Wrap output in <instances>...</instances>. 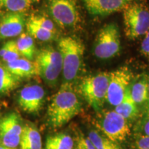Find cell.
<instances>
[{
  "label": "cell",
  "mask_w": 149,
  "mask_h": 149,
  "mask_svg": "<svg viewBox=\"0 0 149 149\" xmlns=\"http://www.w3.org/2000/svg\"><path fill=\"white\" fill-rule=\"evenodd\" d=\"M110 149H121V148H120V146L117 144V143H115V144L113 145V146H112Z\"/></svg>",
  "instance_id": "31"
},
{
  "label": "cell",
  "mask_w": 149,
  "mask_h": 149,
  "mask_svg": "<svg viewBox=\"0 0 149 149\" xmlns=\"http://www.w3.org/2000/svg\"><path fill=\"white\" fill-rule=\"evenodd\" d=\"M135 146L137 149H149V136L137 135Z\"/></svg>",
  "instance_id": "28"
},
{
  "label": "cell",
  "mask_w": 149,
  "mask_h": 149,
  "mask_svg": "<svg viewBox=\"0 0 149 149\" xmlns=\"http://www.w3.org/2000/svg\"><path fill=\"white\" fill-rule=\"evenodd\" d=\"M141 52L143 55L149 57V30L145 34V37L141 44Z\"/></svg>",
  "instance_id": "29"
},
{
  "label": "cell",
  "mask_w": 149,
  "mask_h": 149,
  "mask_svg": "<svg viewBox=\"0 0 149 149\" xmlns=\"http://www.w3.org/2000/svg\"><path fill=\"white\" fill-rule=\"evenodd\" d=\"M23 130L21 120L16 113H10L0 120V141L3 146L16 148Z\"/></svg>",
  "instance_id": "10"
},
{
  "label": "cell",
  "mask_w": 149,
  "mask_h": 149,
  "mask_svg": "<svg viewBox=\"0 0 149 149\" xmlns=\"http://www.w3.org/2000/svg\"><path fill=\"white\" fill-rule=\"evenodd\" d=\"M20 55L17 42L15 40L8 41L0 49V57L6 64L20 58Z\"/></svg>",
  "instance_id": "22"
},
{
  "label": "cell",
  "mask_w": 149,
  "mask_h": 149,
  "mask_svg": "<svg viewBox=\"0 0 149 149\" xmlns=\"http://www.w3.org/2000/svg\"><path fill=\"white\" fill-rule=\"evenodd\" d=\"M35 63L38 75L48 84L55 85L62 72V59L58 50L42 48L37 53Z\"/></svg>",
  "instance_id": "5"
},
{
  "label": "cell",
  "mask_w": 149,
  "mask_h": 149,
  "mask_svg": "<svg viewBox=\"0 0 149 149\" xmlns=\"http://www.w3.org/2000/svg\"><path fill=\"white\" fill-rule=\"evenodd\" d=\"M9 71L19 79L29 78L38 75L36 64L27 59L19 58L7 63L6 66Z\"/></svg>",
  "instance_id": "14"
},
{
  "label": "cell",
  "mask_w": 149,
  "mask_h": 149,
  "mask_svg": "<svg viewBox=\"0 0 149 149\" xmlns=\"http://www.w3.org/2000/svg\"><path fill=\"white\" fill-rule=\"evenodd\" d=\"M74 149H96L88 137H85L83 134L78 133L76 136Z\"/></svg>",
  "instance_id": "26"
},
{
  "label": "cell",
  "mask_w": 149,
  "mask_h": 149,
  "mask_svg": "<svg viewBox=\"0 0 149 149\" xmlns=\"http://www.w3.org/2000/svg\"><path fill=\"white\" fill-rule=\"evenodd\" d=\"M28 21L40 26L55 34L56 33V29L54 23L47 17L41 15H32L30 17Z\"/></svg>",
  "instance_id": "25"
},
{
  "label": "cell",
  "mask_w": 149,
  "mask_h": 149,
  "mask_svg": "<svg viewBox=\"0 0 149 149\" xmlns=\"http://www.w3.org/2000/svg\"><path fill=\"white\" fill-rule=\"evenodd\" d=\"M97 126L108 139L116 143L124 141L130 134L128 121L115 111L102 112Z\"/></svg>",
  "instance_id": "7"
},
{
  "label": "cell",
  "mask_w": 149,
  "mask_h": 149,
  "mask_svg": "<svg viewBox=\"0 0 149 149\" xmlns=\"http://www.w3.org/2000/svg\"><path fill=\"white\" fill-rule=\"evenodd\" d=\"M20 149H42V140L39 130L31 124L23 126L19 142Z\"/></svg>",
  "instance_id": "15"
},
{
  "label": "cell",
  "mask_w": 149,
  "mask_h": 149,
  "mask_svg": "<svg viewBox=\"0 0 149 149\" xmlns=\"http://www.w3.org/2000/svg\"><path fill=\"white\" fill-rule=\"evenodd\" d=\"M115 111L128 121L134 120L137 117L139 109L137 108V104L133 101L130 96L128 88L121 103L115 107Z\"/></svg>",
  "instance_id": "17"
},
{
  "label": "cell",
  "mask_w": 149,
  "mask_h": 149,
  "mask_svg": "<svg viewBox=\"0 0 149 149\" xmlns=\"http://www.w3.org/2000/svg\"><path fill=\"white\" fill-rule=\"evenodd\" d=\"M133 73L128 67H121L110 72L107 101L112 106L117 107L124 97L131 83Z\"/></svg>",
  "instance_id": "9"
},
{
  "label": "cell",
  "mask_w": 149,
  "mask_h": 149,
  "mask_svg": "<svg viewBox=\"0 0 149 149\" xmlns=\"http://www.w3.org/2000/svg\"><path fill=\"white\" fill-rule=\"evenodd\" d=\"M0 149H16V148H10V147H7V146H3V145H1V146H0Z\"/></svg>",
  "instance_id": "32"
},
{
  "label": "cell",
  "mask_w": 149,
  "mask_h": 149,
  "mask_svg": "<svg viewBox=\"0 0 149 149\" xmlns=\"http://www.w3.org/2000/svg\"><path fill=\"white\" fill-rule=\"evenodd\" d=\"M129 93L134 102L141 104L147 102L148 92V76L141 74L129 86Z\"/></svg>",
  "instance_id": "16"
},
{
  "label": "cell",
  "mask_w": 149,
  "mask_h": 149,
  "mask_svg": "<svg viewBox=\"0 0 149 149\" xmlns=\"http://www.w3.org/2000/svg\"><path fill=\"white\" fill-rule=\"evenodd\" d=\"M124 33L130 40H135L149 30V10L140 3L128 4L123 9Z\"/></svg>",
  "instance_id": "4"
},
{
  "label": "cell",
  "mask_w": 149,
  "mask_h": 149,
  "mask_svg": "<svg viewBox=\"0 0 149 149\" xmlns=\"http://www.w3.org/2000/svg\"><path fill=\"white\" fill-rule=\"evenodd\" d=\"M37 0H0V6L12 13H22Z\"/></svg>",
  "instance_id": "23"
},
{
  "label": "cell",
  "mask_w": 149,
  "mask_h": 149,
  "mask_svg": "<svg viewBox=\"0 0 149 149\" xmlns=\"http://www.w3.org/2000/svg\"><path fill=\"white\" fill-rule=\"evenodd\" d=\"M131 0H83L89 13L106 16L124 9Z\"/></svg>",
  "instance_id": "12"
},
{
  "label": "cell",
  "mask_w": 149,
  "mask_h": 149,
  "mask_svg": "<svg viewBox=\"0 0 149 149\" xmlns=\"http://www.w3.org/2000/svg\"><path fill=\"white\" fill-rule=\"evenodd\" d=\"M74 141L72 137L65 133L48 136L44 149H73Z\"/></svg>",
  "instance_id": "18"
},
{
  "label": "cell",
  "mask_w": 149,
  "mask_h": 149,
  "mask_svg": "<svg viewBox=\"0 0 149 149\" xmlns=\"http://www.w3.org/2000/svg\"><path fill=\"white\" fill-rule=\"evenodd\" d=\"M45 95V91L41 86L38 84L26 86L19 93L18 105L26 113L36 114L42 109Z\"/></svg>",
  "instance_id": "11"
},
{
  "label": "cell",
  "mask_w": 149,
  "mask_h": 149,
  "mask_svg": "<svg viewBox=\"0 0 149 149\" xmlns=\"http://www.w3.org/2000/svg\"><path fill=\"white\" fill-rule=\"evenodd\" d=\"M109 79L110 72H101L84 77L78 86L86 102L97 112L102 111L107 101Z\"/></svg>",
  "instance_id": "3"
},
{
  "label": "cell",
  "mask_w": 149,
  "mask_h": 149,
  "mask_svg": "<svg viewBox=\"0 0 149 149\" xmlns=\"http://www.w3.org/2000/svg\"><path fill=\"white\" fill-rule=\"evenodd\" d=\"M88 137L96 149H110L116 143L111 141L107 137H104L95 130H91Z\"/></svg>",
  "instance_id": "24"
},
{
  "label": "cell",
  "mask_w": 149,
  "mask_h": 149,
  "mask_svg": "<svg viewBox=\"0 0 149 149\" xmlns=\"http://www.w3.org/2000/svg\"><path fill=\"white\" fill-rule=\"evenodd\" d=\"M26 25V18L22 13H9L0 22V37L10 38L22 34Z\"/></svg>",
  "instance_id": "13"
},
{
  "label": "cell",
  "mask_w": 149,
  "mask_h": 149,
  "mask_svg": "<svg viewBox=\"0 0 149 149\" xmlns=\"http://www.w3.org/2000/svg\"><path fill=\"white\" fill-rule=\"evenodd\" d=\"M57 48L62 59V73L64 82L72 84L81 71L84 46L77 39L65 37L59 40Z\"/></svg>",
  "instance_id": "2"
},
{
  "label": "cell",
  "mask_w": 149,
  "mask_h": 149,
  "mask_svg": "<svg viewBox=\"0 0 149 149\" xmlns=\"http://www.w3.org/2000/svg\"><path fill=\"white\" fill-rule=\"evenodd\" d=\"M19 79L12 74L6 67L0 66V95H5L18 86Z\"/></svg>",
  "instance_id": "19"
},
{
  "label": "cell",
  "mask_w": 149,
  "mask_h": 149,
  "mask_svg": "<svg viewBox=\"0 0 149 149\" xmlns=\"http://www.w3.org/2000/svg\"><path fill=\"white\" fill-rule=\"evenodd\" d=\"M48 10L53 19L63 29L73 28L81 18L75 0H46Z\"/></svg>",
  "instance_id": "8"
},
{
  "label": "cell",
  "mask_w": 149,
  "mask_h": 149,
  "mask_svg": "<svg viewBox=\"0 0 149 149\" xmlns=\"http://www.w3.org/2000/svg\"><path fill=\"white\" fill-rule=\"evenodd\" d=\"M137 135L149 136V111L145 112L144 115L136 126Z\"/></svg>",
  "instance_id": "27"
},
{
  "label": "cell",
  "mask_w": 149,
  "mask_h": 149,
  "mask_svg": "<svg viewBox=\"0 0 149 149\" xmlns=\"http://www.w3.org/2000/svg\"><path fill=\"white\" fill-rule=\"evenodd\" d=\"M81 109V104L72 84L64 82L51 99L47 109V121L53 128L69 122Z\"/></svg>",
  "instance_id": "1"
},
{
  "label": "cell",
  "mask_w": 149,
  "mask_h": 149,
  "mask_svg": "<svg viewBox=\"0 0 149 149\" xmlns=\"http://www.w3.org/2000/svg\"><path fill=\"white\" fill-rule=\"evenodd\" d=\"M149 111V75H148V100L146 102V111L145 112Z\"/></svg>",
  "instance_id": "30"
},
{
  "label": "cell",
  "mask_w": 149,
  "mask_h": 149,
  "mask_svg": "<svg viewBox=\"0 0 149 149\" xmlns=\"http://www.w3.org/2000/svg\"><path fill=\"white\" fill-rule=\"evenodd\" d=\"M120 30L116 24L104 25L99 31L95 43L94 54L100 59H108L115 57L120 50Z\"/></svg>",
  "instance_id": "6"
},
{
  "label": "cell",
  "mask_w": 149,
  "mask_h": 149,
  "mask_svg": "<svg viewBox=\"0 0 149 149\" xmlns=\"http://www.w3.org/2000/svg\"><path fill=\"white\" fill-rule=\"evenodd\" d=\"M20 55L31 60L35 53V46L33 38L28 33H22L16 41Z\"/></svg>",
  "instance_id": "20"
},
{
  "label": "cell",
  "mask_w": 149,
  "mask_h": 149,
  "mask_svg": "<svg viewBox=\"0 0 149 149\" xmlns=\"http://www.w3.org/2000/svg\"><path fill=\"white\" fill-rule=\"evenodd\" d=\"M26 25L28 34L36 40L42 41V42H46V41L53 40L55 36V33H52L40 26L36 25L32 22L28 21Z\"/></svg>",
  "instance_id": "21"
}]
</instances>
